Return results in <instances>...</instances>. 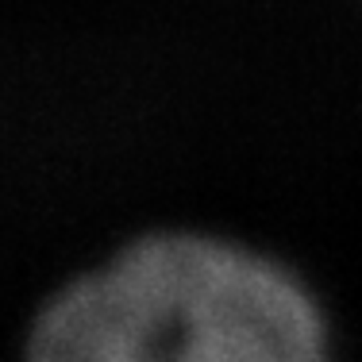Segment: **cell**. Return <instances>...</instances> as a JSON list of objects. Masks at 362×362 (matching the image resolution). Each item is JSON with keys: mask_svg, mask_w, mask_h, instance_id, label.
I'll return each mask as SVG.
<instances>
[{"mask_svg": "<svg viewBox=\"0 0 362 362\" xmlns=\"http://www.w3.org/2000/svg\"><path fill=\"white\" fill-rule=\"evenodd\" d=\"M28 362H324V320L278 262L209 235H151L70 281Z\"/></svg>", "mask_w": 362, "mask_h": 362, "instance_id": "obj_1", "label": "cell"}]
</instances>
